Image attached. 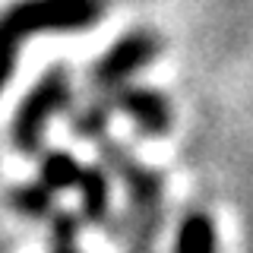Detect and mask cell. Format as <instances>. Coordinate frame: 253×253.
I'll list each match as a JSON object with an SVG mask.
<instances>
[{"label": "cell", "instance_id": "5", "mask_svg": "<svg viewBox=\"0 0 253 253\" xmlns=\"http://www.w3.org/2000/svg\"><path fill=\"white\" fill-rule=\"evenodd\" d=\"M79 196H83V209H79V218L92 221V225H101L111 215V180L105 168H85L79 174Z\"/></svg>", "mask_w": 253, "mask_h": 253}, {"label": "cell", "instance_id": "1", "mask_svg": "<svg viewBox=\"0 0 253 253\" xmlns=\"http://www.w3.org/2000/svg\"><path fill=\"white\" fill-rule=\"evenodd\" d=\"M105 16V0H16L0 10V92L10 85L22 42L85 32Z\"/></svg>", "mask_w": 253, "mask_h": 253}, {"label": "cell", "instance_id": "8", "mask_svg": "<svg viewBox=\"0 0 253 253\" xmlns=\"http://www.w3.org/2000/svg\"><path fill=\"white\" fill-rule=\"evenodd\" d=\"M54 200H57V193L47 190L42 180H35V184H19V187L10 190V206L22 218H47L54 212Z\"/></svg>", "mask_w": 253, "mask_h": 253}, {"label": "cell", "instance_id": "9", "mask_svg": "<svg viewBox=\"0 0 253 253\" xmlns=\"http://www.w3.org/2000/svg\"><path fill=\"white\" fill-rule=\"evenodd\" d=\"M111 114H114L111 101L105 98V95H98L95 101L83 105L73 117H70V130H73L79 139H101V136H108Z\"/></svg>", "mask_w": 253, "mask_h": 253}, {"label": "cell", "instance_id": "2", "mask_svg": "<svg viewBox=\"0 0 253 253\" xmlns=\"http://www.w3.org/2000/svg\"><path fill=\"white\" fill-rule=\"evenodd\" d=\"M70 101H73V85H70L67 67L44 70V76L26 92V98L19 101V108L13 114V126H10L13 146L22 155H38L47 124L57 114H63L70 108Z\"/></svg>", "mask_w": 253, "mask_h": 253}, {"label": "cell", "instance_id": "6", "mask_svg": "<svg viewBox=\"0 0 253 253\" xmlns=\"http://www.w3.org/2000/svg\"><path fill=\"white\" fill-rule=\"evenodd\" d=\"M174 253H218L215 221L206 215V212H187V215L177 221Z\"/></svg>", "mask_w": 253, "mask_h": 253}, {"label": "cell", "instance_id": "10", "mask_svg": "<svg viewBox=\"0 0 253 253\" xmlns=\"http://www.w3.org/2000/svg\"><path fill=\"white\" fill-rule=\"evenodd\" d=\"M79 228L83 218L76 212H57L47 215V241H51V253H83L79 250Z\"/></svg>", "mask_w": 253, "mask_h": 253}, {"label": "cell", "instance_id": "7", "mask_svg": "<svg viewBox=\"0 0 253 253\" xmlns=\"http://www.w3.org/2000/svg\"><path fill=\"white\" fill-rule=\"evenodd\" d=\"M79 174H83V165L70 152H63V149H51V152H44L42 162H38V180H42L47 190H54V193H60V190H76Z\"/></svg>", "mask_w": 253, "mask_h": 253}, {"label": "cell", "instance_id": "3", "mask_svg": "<svg viewBox=\"0 0 253 253\" xmlns=\"http://www.w3.org/2000/svg\"><path fill=\"white\" fill-rule=\"evenodd\" d=\"M158 54H162V38L152 29H133L121 35L114 44L92 63L89 70V85L98 95H108L130 83L139 70H146Z\"/></svg>", "mask_w": 253, "mask_h": 253}, {"label": "cell", "instance_id": "4", "mask_svg": "<svg viewBox=\"0 0 253 253\" xmlns=\"http://www.w3.org/2000/svg\"><path fill=\"white\" fill-rule=\"evenodd\" d=\"M105 98L111 101L114 111H121V114L130 117L139 136H168L171 133L174 111H171V101L165 98L158 89L124 83L121 89L108 92Z\"/></svg>", "mask_w": 253, "mask_h": 253}]
</instances>
